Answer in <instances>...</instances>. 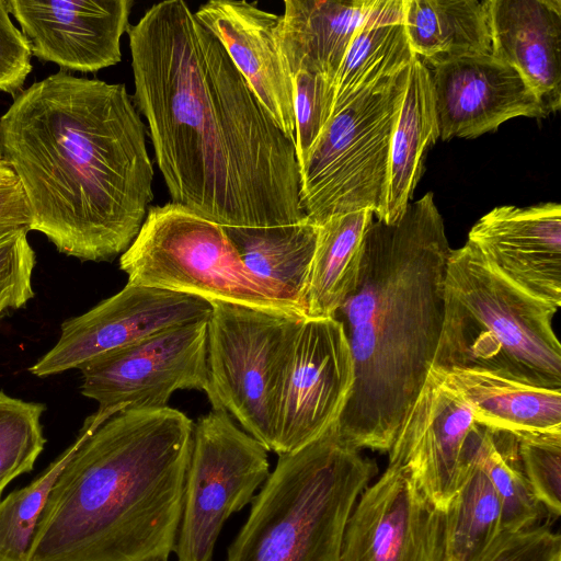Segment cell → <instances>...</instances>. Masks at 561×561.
Wrapping results in <instances>:
<instances>
[{
	"label": "cell",
	"mask_w": 561,
	"mask_h": 561,
	"mask_svg": "<svg viewBox=\"0 0 561 561\" xmlns=\"http://www.w3.org/2000/svg\"><path fill=\"white\" fill-rule=\"evenodd\" d=\"M377 471L342 438L337 421L304 447L278 455L227 561H341L348 516Z\"/></svg>",
	"instance_id": "8992f818"
},
{
	"label": "cell",
	"mask_w": 561,
	"mask_h": 561,
	"mask_svg": "<svg viewBox=\"0 0 561 561\" xmlns=\"http://www.w3.org/2000/svg\"><path fill=\"white\" fill-rule=\"evenodd\" d=\"M557 310L504 278L469 243L451 249L431 369L479 370L561 390V346L552 328Z\"/></svg>",
	"instance_id": "5b68a950"
},
{
	"label": "cell",
	"mask_w": 561,
	"mask_h": 561,
	"mask_svg": "<svg viewBox=\"0 0 561 561\" xmlns=\"http://www.w3.org/2000/svg\"><path fill=\"white\" fill-rule=\"evenodd\" d=\"M467 243L513 285L560 307V204L495 207L472 226Z\"/></svg>",
	"instance_id": "ac0fdd59"
},
{
	"label": "cell",
	"mask_w": 561,
	"mask_h": 561,
	"mask_svg": "<svg viewBox=\"0 0 561 561\" xmlns=\"http://www.w3.org/2000/svg\"><path fill=\"white\" fill-rule=\"evenodd\" d=\"M480 427L467 442L457 491L444 512V561H483L501 537L502 505L481 457Z\"/></svg>",
	"instance_id": "484cf974"
},
{
	"label": "cell",
	"mask_w": 561,
	"mask_h": 561,
	"mask_svg": "<svg viewBox=\"0 0 561 561\" xmlns=\"http://www.w3.org/2000/svg\"><path fill=\"white\" fill-rule=\"evenodd\" d=\"M193 430L192 420L170 407L106 420L58 476L27 561H168Z\"/></svg>",
	"instance_id": "277c9868"
},
{
	"label": "cell",
	"mask_w": 561,
	"mask_h": 561,
	"mask_svg": "<svg viewBox=\"0 0 561 561\" xmlns=\"http://www.w3.org/2000/svg\"><path fill=\"white\" fill-rule=\"evenodd\" d=\"M267 451L226 410H213L194 424L176 561H213L226 520L251 503L268 478Z\"/></svg>",
	"instance_id": "30bf717a"
},
{
	"label": "cell",
	"mask_w": 561,
	"mask_h": 561,
	"mask_svg": "<svg viewBox=\"0 0 561 561\" xmlns=\"http://www.w3.org/2000/svg\"><path fill=\"white\" fill-rule=\"evenodd\" d=\"M207 363L213 410H226L267 450L302 321L239 305L213 302Z\"/></svg>",
	"instance_id": "9c48e42d"
},
{
	"label": "cell",
	"mask_w": 561,
	"mask_h": 561,
	"mask_svg": "<svg viewBox=\"0 0 561 561\" xmlns=\"http://www.w3.org/2000/svg\"><path fill=\"white\" fill-rule=\"evenodd\" d=\"M515 435L523 469L536 499L549 515L558 517L561 512V430Z\"/></svg>",
	"instance_id": "1f68e13d"
},
{
	"label": "cell",
	"mask_w": 561,
	"mask_h": 561,
	"mask_svg": "<svg viewBox=\"0 0 561 561\" xmlns=\"http://www.w3.org/2000/svg\"><path fill=\"white\" fill-rule=\"evenodd\" d=\"M35 264V252L26 231L0 239V321L8 310L22 308L34 297Z\"/></svg>",
	"instance_id": "836d02e7"
},
{
	"label": "cell",
	"mask_w": 561,
	"mask_h": 561,
	"mask_svg": "<svg viewBox=\"0 0 561 561\" xmlns=\"http://www.w3.org/2000/svg\"><path fill=\"white\" fill-rule=\"evenodd\" d=\"M408 70L366 89L330 118L299 170L300 207L310 222L364 209L382 218Z\"/></svg>",
	"instance_id": "ba28073f"
},
{
	"label": "cell",
	"mask_w": 561,
	"mask_h": 561,
	"mask_svg": "<svg viewBox=\"0 0 561 561\" xmlns=\"http://www.w3.org/2000/svg\"><path fill=\"white\" fill-rule=\"evenodd\" d=\"M119 268L130 284L308 318L244 265L222 226L173 202L149 207Z\"/></svg>",
	"instance_id": "52a82bcc"
},
{
	"label": "cell",
	"mask_w": 561,
	"mask_h": 561,
	"mask_svg": "<svg viewBox=\"0 0 561 561\" xmlns=\"http://www.w3.org/2000/svg\"><path fill=\"white\" fill-rule=\"evenodd\" d=\"M198 297L127 283L87 312L66 320L57 343L28 371L36 377L80 369L92 359L165 330L208 319Z\"/></svg>",
	"instance_id": "7c38bea8"
},
{
	"label": "cell",
	"mask_w": 561,
	"mask_h": 561,
	"mask_svg": "<svg viewBox=\"0 0 561 561\" xmlns=\"http://www.w3.org/2000/svg\"><path fill=\"white\" fill-rule=\"evenodd\" d=\"M483 561H561L560 535L546 525L501 535Z\"/></svg>",
	"instance_id": "d590c367"
},
{
	"label": "cell",
	"mask_w": 561,
	"mask_h": 561,
	"mask_svg": "<svg viewBox=\"0 0 561 561\" xmlns=\"http://www.w3.org/2000/svg\"><path fill=\"white\" fill-rule=\"evenodd\" d=\"M353 380L341 323L335 318H306L291 351L272 451L289 454L322 435L339 420Z\"/></svg>",
	"instance_id": "5bb4252c"
},
{
	"label": "cell",
	"mask_w": 561,
	"mask_h": 561,
	"mask_svg": "<svg viewBox=\"0 0 561 561\" xmlns=\"http://www.w3.org/2000/svg\"><path fill=\"white\" fill-rule=\"evenodd\" d=\"M10 15L5 0H0V92L15 98L32 71V53Z\"/></svg>",
	"instance_id": "e575fe53"
},
{
	"label": "cell",
	"mask_w": 561,
	"mask_h": 561,
	"mask_svg": "<svg viewBox=\"0 0 561 561\" xmlns=\"http://www.w3.org/2000/svg\"><path fill=\"white\" fill-rule=\"evenodd\" d=\"M445 518L402 466L358 496L345 525L341 561H444Z\"/></svg>",
	"instance_id": "4fadbf2b"
},
{
	"label": "cell",
	"mask_w": 561,
	"mask_h": 561,
	"mask_svg": "<svg viewBox=\"0 0 561 561\" xmlns=\"http://www.w3.org/2000/svg\"><path fill=\"white\" fill-rule=\"evenodd\" d=\"M333 103V82L317 73L294 76L295 150L299 170L329 123Z\"/></svg>",
	"instance_id": "d6a6232c"
},
{
	"label": "cell",
	"mask_w": 561,
	"mask_h": 561,
	"mask_svg": "<svg viewBox=\"0 0 561 561\" xmlns=\"http://www.w3.org/2000/svg\"><path fill=\"white\" fill-rule=\"evenodd\" d=\"M477 425L466 399L431 369L388 450L389 462L404 467L445 512L456 494L465 448Z\"/></svg>",
	"instance_id": "2e32d148"
},
{
	"label": "cell",
	"mask_w": 561,
	"mask_h": 561,
	"mask_svg": "<svg viewBox=\"0 0 561 561\" xmlns=\"http://www.w3.org/2000/svg\"><path fill=\"white\" fill-rule=\"evenodd\" d=\"M207 325L208 319L179 325L85 364L80 390L99 404L90 419L100 426L122 411L163 409L181 389L209 400Z\"/></svg>",
	"instance_id": "8fae6325"
},
{
	"label": "cell",
	"mask_w": 561,
	"mask_h": 561,
	"mask_svg": "<svg viewBox=\"0 0 561 561\" xmlns=\"http://www.w3.org/2000/svg\"><path fill=\"white\" fill-rule=\"evenodd\" d=\"M375 0H285L276 39L293 78L317 73L334 83L347 47Z\"/></svg>",
	"instance_id": "44dd1931"
},
{
	"label": "cell",
	"mask_w": 561,
	"mask_h": 561,
	"mask_svg": "<svg viewBox=\"0 0 561 561\" xmlns=\"http://www.w3.org/2000/svg\"><path fill=\"white\" fill-rule=\"evenodd\" d=\"M224 228L244 265L307 313L318 226L305 218L284 226Z\"/></svg>",
	"instance_id": "4316f807"
},
{
	"label": "cell",
	"mask_w": 561,
	"mask_h": 561,
	"mask_svg": "<svg viewBox=\"0 0 561 561\" xmlns=\"http://www.w3.org/2000/svg\"><path fill=\"white\" fill-rule=\"evenodd\" d=\"M479 447L486 473L501 501V535L538 525L545 510L526 479L516 435L481 425Z\"/></svg>",
	"instance_id": "f1b7e54d"
},
{
	"label": "cell",
	"mask_w": 561,
	"mask_h": 561,
	"mask_svg": "<svg viewBox=\"0 0 561 561\" xmlns=\"http://www.w3.org/2000/svg\"><path fill=\"white\" fill-rule=\"evenodd\" d=\"M440 374L466 399L480 425L515 434L561 430V390L533 387L479 370Z\"/></svg>",
	"instance_id": "d4e9b609"
},
{
	"label": "cell",
	"mask_w": 561,
	"mask_h": 561,
	"mask_svg": "<svg viewBox=\"0 0 561 561\" xmlns=\"http://www.w3.org/2000/svg\"><path fill=\"white\" fill-rule=\"evenodd\" d=\"M370 210L333 216L318 226L306 308L308 318H333L353 288Z\"/></svg>",
	"instance_id": "83f0119b"
},
{
	"label": "cell",
	"mask_w": 561,
	"mask_h": 561,
	"mask_svg": "<svg viewBox=\"0 0 561 561\" xmlns=\"http://www.w3.org/2000/svg\"><path fill=\"white\" fill-rule=\"evenodd\" d=\"M439 138L431 76L425 64L413 57L401 108L390 145L389 179L381 220L397 221L422 175L426 148Z\"/></svg>",
	"instance_id": "603a6c76"
},
{
	"label": "cell",
	"mask_w": 561,
	"mask_h": 561,
	"mask_svg": "<svg viewBox=\"0 0 561 561\" xmlns=\"http://www.w3.org/2000/svg\"><path fill=\"white\" fill-rule=\"evenodd\" d=\"M45 405L0 390V496L18 477L28 473L45 448L41 417Z\"/></svg>",
	"instance_id": "4dcf8cb0"
},
{
	"label": "cell",
	"mask_w": 561,
	"mask_h": 561,
	"mask_svg": "<svg viewBox=\"0 0 561 561\" xmlns=\"http://www.w3.org/2000/svg\"><path fill=\"white\" fill-rule=\"evenodd\" d=\"M32 56L61 70L96 72L122 60L130 0H5Z\"/></svg>",
	"instance_id": "9a60e30c"
},
{
	"label": "cell",
	"mask_w": 561,
	"mask_h": 561,
	"mask_svg": "<svg viewBox=\"0 0 561 561\" xmlns=\"http://www.w3.org/2000/svg\"><path fill=\"white\" fill-rule=\"evenodd\" d=\"M413 57L403 0H375L336 73L332 116L366 89L408 68Z\"/></svg>",
	"instance_id": "cb8c5ba5"
},
{
	"label": "cell",
	"mask_w": 561,
	"mask_h": 561,
	"mask_svg": "<svg viewBox=\"0 0 561 561\" xmlns=\"http://www.w3.org/2000/svg\"><path fill=\"white\" fill-rule=\"evenodd\" d=\"M0 159L24 188L31 230L81 261L123 254L154 196L145 125L123 83L64 70L32 83L0 116Z\"/></svg>",
	"instance_id": "7a4b0ae2"
},
{
	"label": "cell",
	"mask_w": 561,
	"mask_h": 561,
	"mask_svg": "<svg viewBox=\"0 0 561 561\" xmlns=\"http://www.w3.org/2000/svg\"><path fill=\"white\" fill-rule=\"evenodd\" d=\"M196 19L221 43L276 126L295 145L294 78L279 50V15L245 0H211Z\"/></svg>",
	"instance_id": "d6986e66"
},
{
	"label": "cell",
	"mask_w": 561,
	"mask_h": 561,
	"mask_svg": "<svg viewBox=\"0 0 561 561\" xmlns=\"http://www.w3.org/2000/svg\"><path fill=\"white\" fill-rule=\"evenodd\" d=\"M16 176L13 170L0 159V184H4L15 180Z\"/></svg>",
	"instance_id": "74e56055"
},
{
	"label": "cell",
	"mask_w": 561,
	"mask_h": 561,
	"mask_svg": "<svg viewBox=\"0 0 561 561\" xmlns=\"http://www.w3.org/2000/svg\"><path fill=\"white\" fill-rule=\"evenodd\" d=\"M426 67L442 140L476 138L514 117L548 115L523 76L494 56L462 57Z\"/></svg>",
	"instance_id": "e0dca14e"
},
{
	"label": "cell",
	"mask_w": 561,
	"mask_h": 561,
	"mask_svg": "<svg viewBox=\"0 0 561 561\" xmlns=\"http://www.w3.org/2000/svg\"><path fill=\"white\" fill-rule=\"evenodd\" d=\"M32 213L18 179L0 184V239L18 232L31 231Z\"/></svg>",
	"instance_id": "8d00e7d4"
},
{
	"label": "cell",
	"mask_w": 561,
	"mask_h": 561,
	"mask_svg": "<svg viewBox=\"0 0 561 561\" xmlns=\"http://www.w3.org/2000/svg\"><path fill=\"white\" fill-rule=\"evenodd\" d=\"M493 56L513 66L547 113L561 106V1L491 0Z\"/></svg>",
	"instance_id": "ffe728a7"
},
{
	"label": "cell",
	"mask_w": 561,
	"mask_h": 561,
	"mask_svg": "<svg viewBox=\"0 0 561 561\" xmlns=\"http://www.w3.org/2000/svg\"><path fill=\"white\" fill-rule=\"evenodd\" d=\"M449 247L426 193L391 224L373 219L353 288L335 318L354 380L337 420L357 449L388 451L432 368L444 319Z\"/></svg>",
	"instance_id": "3957f363"
},
{
	"label": "cell",
	"mask_w": 561,
	"mask_h": 561,
	"mask_svg": "<svg viewBox=\"0 0 561 561\" xmlns=\"http://www.w3.org/2000/svg\"><path fill=\"white\" fill-rule=\"evenodd\" d=\"M94 430L87 420L77 439L36 479L0 499V561H27L36 524L58 476Z\"/></svg>",
	"instance_id": "f546056e"
},
{
	"label": "cell",
	"mask_w": 561,
	"mask_h": 561,
	"mask_svg": "<svg viewBox=\"0 0 561 561\" xmlns=\"http://www.w3.org/2000/svg\"><path fill=\"white\" fill-rule=\"evenodd\" d=\"M127 34L133 100L172 202L222 227L302 221L294 142L191 7L156 3Z\"/></svg>",
	"instance_id": "6da1fadb"
},
{
	"label": "cell",
	"mask_w": 561,
	"mask_h": 561,
	"mask_svg": "<svg viewBox=\"0 0 561 561\" xmlns=\"http://www.w3.org/2000/svg\"><path fill=\"white\" fill-rule=\"evenodd\" d=\"M491 0H403V24L414 56L426 66L493 56Z\"/></svg>",
	"instance_id": "7402d4cb"
}]
</instances>
